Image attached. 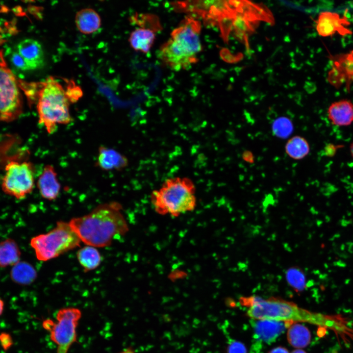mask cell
I'll use <instances>...</instances> for the list:
<instances>
[{
  "mask_svg": "<svg viewBox=\"0 0 353 353\" xmlns=\"http://www.w3.org/2000/svg\"><path fill=\"white\" fill-rule=\"evenodd\" d=\"M122 209V205L116 202L101 204L89 213L72 218L69 223L81 242L86 245L107 247L116 236L124 235L128 231Z\"/></svg>",
  "mask_w": 353,
  "mask_h": 353,
  "instance_id": "6da1fadb",
  "label": "cell"
},
{
  "mask_svg": "<svg viewBox=\"0 0 353 353\" xmlns=\"http://www.w3.org/2000/svg\"><path fill=\"white\" fill-rule=\"evenodd\" d=\"M196 188L186 177L170 178L161 187L153 191L151 201L158 214L177 217L193 211L196 206Z\"/></svg>",
  "mask_w": 353,
  "mask_h": 353,
  "instance_id": "7a4b0ae2",
  "label": "cell"
},
{
  "mask_svg": "<svg viewBox=\"0 0 353 353\" xmlns=\"http://www.w3.org/2000/svg\"><path fill=\"white\" fill-rule=\"evenodd\" d=\"M241 304L247 308L252 320H271L284 323L317 322V317L295 303L277 298L262 299L258 296L243 297Z\"/></svg>",
  "mask_w": 353,
  "mask_h": 353,
  "instance_id": "3957f363",
  "label": "cell"
},
{
  "mask_svg": "<svg viewBox=\"0 0 353 353\" xmlns=\"http://www.w3.org/2000/svg\"><path fill=\"white\" fill-rule=\"evenodd\" d=\"M70 100L62 85L52 77L42 83L37 93V109L39 123L49 134L57 128V125L72 121L69 111Z\"/></svg>",
  "mask_w": 353,
  "mask_h": 353,
  "instance_id": "277c9868",
  "label": "cell"
},
{
  "mask_svg": "<svg viewBox=\"0 0 353 353\" xmlns=\"http://www.w3.org/2000/svg\"><path fill=\"white\" fill-rule=\"evenodd\" d=\"M81 241L69 222L59 221L46 233L32 237L30 245L38 260L47 261L80 246Z\"/></svg>",
  "mask_w": 353,
  "mask_h": 353,
  "instance_id": "5b68a950",
  "label": "cell"
},
{
  "mask_svg": "<svg viewBox=\"0 0 353 353\" xmlns=\"http://www.w3.org/2000/svg\"><path fill=\"white\" fill-rule=\"evenodd\" d=\"M81 315L77 308L65 307L57 312L55 321H43V328L50 332V339L57 346L56 353H68L76 341V328Z\"/></svg>",
  "mask_w": 353,
  "mask_h": 353,
  "instance_id": "8992f818",
  "label": "cell"
},
{
  "mask_svg": "<svg viewBox=\"0 0 353 353\" xmlns=\"http://www.w3.org/2000/svg\"><path fill=\"white\" fill-rule=\"evenodd\" d=\"M34 186V168L29 162H10L5 167L1 188L5 194L23 199Z\"/></svg>",
  "mask_w": 353,
  "mask_h": 353,
  "instance_id": "52a82bcc",
  "label": "cell"
},
{
  "mask_svg": "<svg viewBox=\"0 0 353 353\" xmlns=\"http://www.w3.org/2000/svg\"><path fill=\"white\" fill-rule=\"evenodd\" d=\"M23 112L19 84L10 70L0 67V121L11 122Z\"/></svg>",
  "mask_w": 353,
  "mask_h": 353,
  "instance_id": "ba28073f",
  "label": "cell"
},
{
  "mask_svg": "<svg viewBox=\"0 0 353 353\" xmlns=\"http://www.w3.org/2000/svg\"><path fill=\"white\" fill-rule=\"evenodd\" d=\"M200 23L190 17H186L171 34L172 39L182 50L197 57L202 50L200 39Z\"/></svg>",
  "mask_w": 353,
  "mask_h": 353,
  "instance_id": "9c48e42d",
  "label": "cell"
},
{
  "mask_svg": "<svg viewBox=\"0 0 353 353\" xmlns=\"http://www.w3.org/2000/svg\"><path fill=\"white\" fill-rule=\"evenodd\" d=\"M350 24L345 16H341L335 12L323 11L318 16L316 29L318 34L324 37L331 36L336 33L345 36L352 34L348 28Z\"/></svg>",
  "mask_w": 353,
  "mask_h": 353,
  "instance_id": "30bf717a",
  "label": "cell"
},
{
  "mask_svg": "<svg viewBox=\"0 0 353 353\" xmlns=\"http://www.w3.org/2000/svg\"><path fill=\"white\" fill-rule=\"evenodd\" d=\"M158 56L166 65L176 71L187 69L198 60V58L180 51L171 38L161 46Z\"/></svg>",
  "mask_w": 353,
  "mask_h": 353,
  "instance_id": "8fae6325",
  "label": "cell"
},
{
  "mask_svg": "<svg viewBox=\"0 0 353 353\" xmlns=\"http://www.w3.org/2000/svg\"><path fill=\"white\" fill-rule=\"evenodd\" d=\"M252 322L255 340L267 344L274 342L292 323L263 320Z\"/></svg>",
  "mask_w": 353,
  "mask_h": 353,
  "instance_id": "7c38bea8",
  "label": "cell"
},
{
  "mask_svg": "<svg viewBox=\"0 0 353 353\" xmlns=\"http://www.w3.org/2000/svg\"><path fill=\"white\" fill-rule=\"evenodd\" d=\"M37 186L43 198L52 201L58 197L61 190V184L52 165H47L44 167L37 180Z\"/></svg>",
  "mask_w": 353,
  "mask_h": 353,
  "instance_id": "4fadbf2b",
  "label": "cell"
},
{
  "mask_svg": "<svg viewBox=\"0 0 353 353\" xmlns=\"http://www.w3.org/2000/svg\"><path fill=\"white\" fill-rule=\"evenodd\" d=\"M330 123L338 127H346L353 124V103L342 99L330 104L327 110Z\"/></svg>",
  "mask_w": 353,
  "mask_h": 353,
  "instance_id": "5bb4252c",
  "label": "cell"
},
{
  "mask_svg": "<svg viewBox=\"0 0 353 353\" xmlns=\"http://www.w3.org/2000/svg\"><path fill=\"white\" fill-rule=\"evenodd\" d=\"M16 50L23 57L30 70L37 69L43 66L44 52L41 44L32 39L21 41Z\"/></svg>",
  "mask_w": 353,
  "mask_h": 353,
  "instance_id": "9a60e30c",
  "label": "cell"
},
{
  "mask_svg": "<svg viewBox=\"0 0 353 353\" xmlns=\"http://www.w3.org/2000/svg\"><path fill=\"white\" fill-rule=\"evenodd\" d=\"M96 165L104 171L121 170L128 164L126 157L113 149L100 146Z\"/></svg>",
  "mask_w": 353,
  "mask_h": 353,
  "instance_id": "2e32d148",
  "label": "cell"
},
{
  "mask_svg": "<svg viewBox=\"0 0 353 353\" xmlns=\"http://www.w3.org/2000/svg\"><path fill=\"white\" fill-rule=\"evenodd\" d=\"M75 23L77 29L80 32L89 34L99 29L101 25V19L95 10L86 8L76 13Z\"/></svg>",
  "mask_w": 353,
  "mask_h": 353,
  "instance_id": "e0dca14e",
  "label": "cell"
},
{
  "mask_svg": "<svg viewBox=\"0 0 353 353\" xmlns=\"http://www.w3.org/2000/svg\"><path fill=\"white\" fill-rule=\"evenodd\" d=\"M155 39L154 31L149 28L140 27L134 30L130 34V46L136 51L144 53L151 49Z\"/></svg>",
  "mask_w": 353,
  "mask_h": 353,
  "instance_id": "ac0fdd59",
  "label": "cell"
},
{
  "mask_svg": "<svg viewBox=\"0 0 353 353\" xmlns=\"http://www.w3.org/2000/svg\"><path fill=\"white\" fill-rule=\"evenodd\" d=\"M287 328V340L291 346L302 349L309 345L311 335L306 327L299 323H292Z\"/></svg>",
  "mask_w": 353,
  "mask_h": 353,
  "instance_id": "d6986e66",
  "label": "cell"
},
{
  "mask_svg": "<svg viewBox=\"0 0 353 353\" xmlns=\"http://www.w3.org/2000/svg\"><path fill=\"white\" fill-rule=\"evenodd\" d=\"M21 251L16 241L10 238L0 242V267L14 266L20 261Z\"/></svg>",
  "mask_w": 353,
  "mask_h": 353,
  "instance_id": "ffe728a7",
  "label": "cell"
},
{
  "mask_svg": "<svg viewBox=\"0 0 353 353\" xmlns=\"http://www.w3.org/2000/svg\"><path fill=\"white\" fill-rule=\"evenodd\" d=\"M10 272L11 279L21 285H28L37 277L35 268L29 263L19 261L12 266Z\"/></svg>",
  "mask_w": 353,
  "mask_h": 353,
  "instance_id": "44dd1931",
  "label": "cell"
},
{
  "mask_svg": "<svg viewBox=\"0 0 353 353\" xmlns=\"http://www.w3.org/2000/svg\"><path fill=\"white\" fill-rule=\"evenodd\" d=\"M77 258L86 272L96 269L101 261V256L96 248L88 245L78 251Z\"/></svg>",
  "mask_w": 353,
  "mask_h": 353,
  "instance_id": "7402d4cb",
  "label": "cell"
},
{
  "mask_svg": "<svg viewBox=\"0 0 353 353\" xmlns=\"http://www.w3.org/2000/svg\"><path fill=\"white\" fill-rule=\"evenodd\" d=\"M310 149L306 139L299 135L290 138L285 146L286 153L295 160H301L306 157L309 153Z\"/></svg>",
  "mask_w": 353,
  "mask_h": 353,
  "instance_id": "603a6c76",
  "label": "cell"
},
{
  "mask_svg": "<svg viewBox=\"0 0 353 353\" xmlns=\"http://www.w3.org/2000/svg\"><path fill=\"white\" fill-rule=\"evenodd\" d=\"M288 283L295 290L301 291L306 286L305 277L303 272L297 268H293L288 270L286 273Z\"/></svg>",
  "mask_w": 353,
  "mask_h": 353,
  "instance_id": "cb8c5ba5",
  "label": "cell"
},
{
  "mask_svg": "<svg viewBox=\"0 0 353 353\" xmlns=\"http://www.w3.org/2000/svg\"><path fill=\"white\" fill-rule=\"evenodd\" d=\"M274 133L277 136L284 138L289 135L293 130L291 121L286 117H279L274 122L272 126Z\"/></svg>",
  "mask_w": 353,
  "mask_h": 353,
  "instance_id": "d4e9b609",
  "label": "cell"
},
{
  "mask_svg": "<svg viewBox=\"0 0 353 353\" xmlns=\"http://www.w3.org/2000/svg\"><path fill=\"white\" fill-rule=\"evenodd\" d=\"M10 60L16 69L22 71L30 70L23 57L16 50L12 52Z\"/></svg>",
  "mask_w": 353,
  "mask_h": 353,
  "instance_id": "484cf974",
  "label": "cell"
},
{
  "mask_svg": "<svg viewBox=\"0 0 353 353\" xmlns=\"http://www.w3.org/2000/svg\"><path fill=\"white\" fill-rule=\"evenodd\" d=\"M227 353H247V350L242 342L231 339L227 344Z\"/></svg>",
  "mask_w": 353,
  "mask_h": 353,
  "instance_id": "4316f807",
  "label": "cell"
},
{
  "mask_svg": "<svg viewBox=\"0 0 353 353\" xmlns=\"http://www.w3.org/2000/svg\"><path fill=\"white\" fill-rule=\"evenodd\" d=\"M12 339L11 336L5 332L0 334V343L4 350H7L12 345Z\"/></svg>",
  "mask_w": 353,
  "mask_h": 353,
  "instance_id": "83f0119b",
  "label": "cell"
},
{
  "mask_svg": "<svg viewBox=\"0 0 353 353\" xmlns=\"http://www.w3.org/2000/svg\"><path fill=\"white\" fill-rule=\"evenodd\" d=\"M268 353H290L285 347L278 346L272 349Z\"/></svg>",
  "mask_w": 353,
  "mask_h": 353,
  "instance_id": "f1b7e54d",
  "label": "cell"
},
{
  "mask_svg": "<svg viewBox=\"0 0 353 353\" xmlns=\"http://www.w3.org/2000/svg\"><path fill=\"white\" fill-rule=\"evenodd\" d=\"M243 159L247 162L252 163L254 161V156L251 152L249 151H246L243 153Z\"/></svg>",
  "mask_w": 353,
  "mask_h": 353,
  "instance_id": "f546056e",
  "label": "cell"
},
{
  "mask_svg": "<svg viewBox=\"0 0 353 353\" xmlns=\"http://www.w3.org/2000/svg\"><path fill=\"white\" fill-rule=\"evenodd\" d=\"M336 148L333 145H328L326 146L325 149V153L327 155H331L333 154V152H335Z\"/></svg>",
  "mask_w": 353,
  "mask_h": 353,
  "instance_id": "4dcf8cb0",
  "label": "cell"
},
{
  "mask_svg": "<svg viewBox=\"0 0 353 353\" xmlns=\"http://www.w3.org/2000/svg\"><path fill=\"white\" fill-rule=\"evenodd\" d=\"M4 303L3 300L0 298V316L1 315V314L3 313V310H4Z\"/></svg>",
  "mask_w": 353,
  "mask_h": 353,
  "instance_id": "1f68e13d",
  "label": "cell"
},
{
  "mask_svg": "<svg viewBox=\"0 0 353 353\" xmlns=\"http://www.w3.org/2000/svg\"><path fill=\"white\" fill-rule=\"evenodd\" d=\"M291 353H306V352L301 349H296L293 350Z\"/></svg>",
  "mask_w": 353,
  "mask_h": 353,
  "instance_id": "d6a6232c",
  "label": "cell"
},
{
  "mask_svg": "<svg viewBox=\"0 0 353 353\" xmlns=\"http://www.w3.org/2000/svg\"><path fill=\"white\" fill-rule=\"evenodd\" d=\"M349 150H350V152L351 157L353 159V141L352 142V143L350 145Z\"/></svg>",
  "mask_w": 353,
  "mask_h": 353,
  "instance_id": "836d02e7",
  "label": "cell"
},
{
  "mask_svg": "<svg viewBox=\"0 0 353 353\" xmlns=\"http://www.w3.org/2000/svg\"><path fill=\"white\" fill-rule=\"evenodd\" d=\"M120 353H135L132 350L130 349H126L124 351H123Z\"/></svg>",
  "mask_w": 353,
  "mask_h": 353,
  "instance_id": "e575fe53",
  "label": "cell"
}]
</instances>
